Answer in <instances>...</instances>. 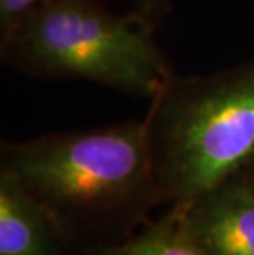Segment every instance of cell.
Wrapping results in <instances>:
<instances>
[{"instance_id": "obj_9", "label": "cell", "mask_w": 254, "mask_h": 255, "mask_svg": "<svg viewBox=\"0 0 254 255\" xmlns=\"http://www.w3.org/2000/svg\"><path fill=\"white\" fill-rule=\"evenodd\" d=\"M241 175L245 176V180L254 188V156H253V160L250 161V163H248V166L245 168V170L241 171Z\"/></svg>"}, {"instance_id": "obj_5", "label": "cell", "mask_w": 254, "mask_h": 255, "mask_svg": "<svg viewBox=\"0 0 254 255\" xmlns=\"http://www.w3.org/2000/svg\"><path fill=\"white\" fill-rule=\"evenodd\" d=\"M51 214L0 170V255H74Z\"/></svg>"}, {"instance_id": "obj_1", "label": "cell", "mask_w": 254, "mask_h": 255, "mask_svg": "<svg viewBox=\"0 0 254 255\" xmlns=\"http://www.w3.org/2000/svg\"><path fill=\"white\" fill-rule=\"evenodd\" d=\"M0 170L51 214L74 251L132 236L164 206L142 121L3 142Z\"/></svg>"}, {"instance_id": "obj_7", "label": "cell", "mask_w": 254, "mask_h": 255, "mask_svg": "<svg viewBox=\"0 0 254 255\" xmlns=\"http://www.w3.org/2000/svg\"><path fill=\"white\" fill-rule=\"evenodd\" d=\"M170 10L172 0H134V12L154 28L162 25Z\"/></svg>"}, {"instance_id": "obj_3", "label": "cell", "mask_w": 254, "mask_h": 255, "mask_svg": "<svg viewBox=\"0 0 254 255\" xmlns=\"http://www.w3.org/2000/svg\"><path fill=\"white\" fill-rule=\"evenodd\" d=\"M155 28L101 0H43L0 33L2 61L38 79H81L152 97L174 76Z\"/></svg>"}, {"instance_id": "obj_4", "label": "cell", "mask_w": 254, "mask_h": 255, "mask_svg": "<svg viewBox=\"0 0 254 255\" xmlns=\"http://www.w3.org/2000/svg\"><path fill=\"white\" fill-rule=\"evenodd\" d=\"M178 213L205 255H254V188L241 173Z\"/></svg>"}, {"instance_id": "obj_2", "label": "cell", "mask_w": 254, "mask_h": 255, "mask_svg": "<svg viewBox=\"0 0 254 255\" xmlns=\"http://www.w3.org/2000/svg\"><path fill=\"white\" fill-rule=\"evenodd\" d=\"M162 204L182 211L254 156V59L172 76L142 119Z\"/></svg>"}, {"instance_id": "obj_6", "label": "cell", "mask_w": 254, "mask_h": 255, "mask_svg": "<svg viewBox=\"0 0 254 255\" xmlns=\"http://www.w3.org/2000/svg\"><path fill=\"white\" fill-rule=\"evenodd\" d=\"M74 255H205L183 224L177 209L149 221L132 236L119 242L81 247Z\"/></svg>"}, {"instance_id": "obj_8", "label": "cell", "mask_w": 254, "mask_h": 255, "mask_svg": "<svg viewBox=\"0 0 254 255\" xmlns=\"http://www.w3.org/2000/svg\"><path fill=\"white\" fill-rule=\"evenodd\" d=\"M43 0H0V33L8 30Z\"/></svg>"}]
</instances>
